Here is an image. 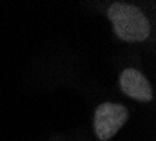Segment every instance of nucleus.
<instances>
[{
  "instance_id": "1",
  "label": "nucleus",
  "mask_w": 156,
  "mask_h": 141,
  "mask_svg": "<svg viewBox=\"0 0 156 141\" xmlns=\"http://www.w3.org/2000/svg\"><path fill=\"white\" fill-rule=\"evenodd\" d=\"M108 18L113 23L114 33L121 40L136 43L149 37L151 27L148 18L136 6L114 3L108 10Z\"/></svg>"
},
{
  "instance_id": "2",
  "label": "nucleus",
  "mask_w": 156,
  "mask_h": 141,
  "mask_svg": "<svg viewBox=\"0 0 156 141\" xmlns=\"http://www.w3.org/2000/svg\"><path fill=\"white\" fill-rule=\"evenodd\" d=\"M128 120V109L120 103H103L96 109L94 131L100 140L114 137Z\"/></svg>"
},
{
  "instance_id": "3",
  "label": "nucleus",
  "mask_w": 156,
  "mask_h": 141,
  "mask_svg": "<svg viewBox=\"0 0 156 141\" xmlns=\"http://www.w3.org/2000/svg\"><path fill=\"white\" fill-rule=\"evenodd\" d=\"M120 85L124 93L138 102H151L153 98L151 83L136 69H125L120 76Z\"/></svg>"
}]
</instances>
